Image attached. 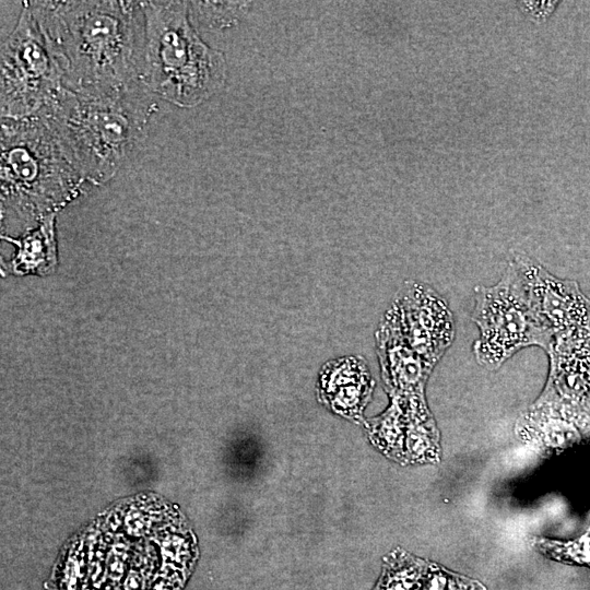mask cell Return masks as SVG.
Segmentation results:
<instances>
[{"instance_id":"6da1fadb","label":"cell","mask_w":590,"mask_h":590,"mask_svg":"<svg viewBox=\"0 0 590 590\" xmlns=\"http://www.w3.org/2000/svg\"><path fill=\"white\" fill-rule=\"evenodd\" d=\"M197 557L193 533L167 502L142 495L97 517L66 546L54 590H181Z\"/></svg>"},{"instance_id":"7a4b0ae2","label":"cell","mask_w":590,"mask_h":590,"mask_svg":"<svg viewBox=\"0 0 590 590\" xmlns=\"http://www.w3.org/2000/svg\"><path fill=\"white\" fill-rule=\"evenodd\" d=\"M28 4L60 56L66 88L106 92L141 82L145 37L141 1Z\"/></svg>"},{"instance_id":"3957f363","label":"cell","mask_w":590,"mask_h":590,"mask_svg":"<svg viewBox=\"0 0 590 590\" xmlns=\"http://www.w3.org/2000/svg\"><path fill=\"white\" fill-rule=\"evenodd\" d=\"M156 96L138 82L106 92L64 88L47 110L86 181L106 182L144 140Z\"/></svg>"},{"instance_id":"277c9868","label":"cell","mask_w":590,"mask_h":590,"mask_svg":"<svg viewBox=\"0 0 590 590\" xmlns=\"http://www.w3.org/2000/svg\"><path fill=\"white\" fill-rule=\"evenodd\" d=\"M2 206L34 217L74 198L86 181L47 110L1 119Z\"/></svg>"},{"instance_id":"5b68a950","label":"cell","mask_w":590,"mask_h":590,"mask_svg":"<svg viewBox=\"0 0 590 590\" xmlns=\"http://www.w3.org/2000/svg\"><path fill=\"white\" fill-rule=\"evenodd\" d=\"M145 22L140 80L179 107L200 104L225 80L223 55L206 46L189 20V2L141 1Z\"/></svg>"},{"instance_id":"8992f818","label":"cell","mask_w":590,"mask_h":590,"mask_svg":"<svg viewBox=\"0 0 590 590\" xmlns=\"http://www.w3.org/2000/svg\"><path fill=\"white\" fill-rule=\"evenodd\" d=\"M64 70L28 1L1 44V119H20L51 106L64 90Z\"/></svg>"},{"instance_id":"52a82bcc","label":"cell","mask_w":590,"mask_h":590,"mask_svg":"<svg viewBox=\"0 0 590 590\" xmlns=\"http://www.w3.org/2000/svg\"><path fill=\"white\" fill-rule=\"evenodd\" d=\"M472 320L479 328L473 353L477 363L491 370L499 368L519 350L536 345L548 352L553 332L542 322L530 302L524 283L509 262L495 285L475 288Z\"/></svg>"},{"instance_id":"ba28073f","label":"cell","mask_w":590,"mask_h":590,"mask_svg":"<svg viewBox=\"0 0 590 590\" xmlns=\"http://www.w3.org/2000/svg\"><path fill=\"white\" fill-rule=\"evenodd\" d=\"M510 262L518 270L536 315L554 337L590 331V302L576 282L557 279L523 253H514Z\"/></svg>"},{"instance_id":"9c48e42d","label":"cell","mask_w":590,"mask_h":590,"mask_svg":"<svg viewBox=\"0 0 590 590\" xmlns=\"http://www.w3.org/2000/svg\"><path fill=\"white\" fill-rule=\"evenodd\" d=\"M319 386L321 400L334 412L357 420L370 398L374 381L359 358L343 357L323 367Z\"/></svg>"},{"instance_id":"30bf717a","label":"cell","mask_w":590,"mask_h":590,"mask_svg":"<svg viewBox=\"0 0 590 590\" xmlns=\"http://www.w3.org/2000/svg\"><path fill=\"white\" fill-rule=\"evenodd\" d=\"M408 327L411 346L433 364L452 340V317L435 293H415Z\"/></svg>"},{"instance_id":"8fae6325","label":"cell","mask_w":590,"mask_h":590,"mask_svg":"<svg viewBox=\"0 0 590 590\" xmlns=\"http://www.w3.org/2000/svg\"><path fill=\"white\" fill-rule=\"evenodd\" d=\"M427 563L403 550L391 552L373 590H417Z\"/></svg>"},{"instance_id":"7c38bea8","label":"cell","mask_w":590,"mask_h":590,"mask_svg":"<svg viewBox=\"0 0 590 590\" xmlns=\"http://www.w3.org/2000/svg\"><path fill=\"white\" fill-rule=\"evenodd\" d=\"M533 544L550 559L567 564L590 567V531L574 541L534 539Z\"/></svg>"},{"instance_id":"4fadbf2b","label":"cell","mask_w":590,"mask_h":590,"mask_svg":"<svg viewBox=\"0 0 590 590\" xmlns=\"http://www.w3.org/2000/svg\"><path fill=\"white\" fill-rule=\"evenodd\" d=\"M417 590H486L480 581L428 562Z\"/></svg>"},{"instance_id":"5bb4252c","label":"cell","mask_w":590,"mask_h":590,"mask_svg":"<svg viewBox=\"0 0 590 590\" xmlns=\"http://www.w3.org/2000/svg\"><path fill=\"white\" fill-rule=\"evenodd\" d=\"M401 411L396 403L377 421L374 428L375 440L386 452H398L402 438Z\"/></svg>"},{"instance_id":"9a60e30c","label":"cell","mask_w":590,"mask_h":590,"mask_svg":"<svg viewBox=\"0 0 590 590\" xmlns=\"http://www.w3.org/2000/svg\"><path fill=\"white\" fill-rule=\"evenodd\" d=\"M557 3V1H524L522 2V10H524V12H527V14H530L533 19L544 20L548 15H551Z\"/></svg>"},{"instance_id":"2e32d148","label":"cell","mask_w":590,"mask_h":590,"mask_svg":"<svg viewBox=\"0 0 590 590\" xmlns=\"http://www.w3.org/2000/svg\"><path fill=\"white\" fill-rule=\"evenodd\" d=\"M551 350H558V349L553 347V349H551ZM551 350H550V351H551ZM559 351H566V352H567V349H565V350L559 349Z\"/></svg>"}]
</instances>
